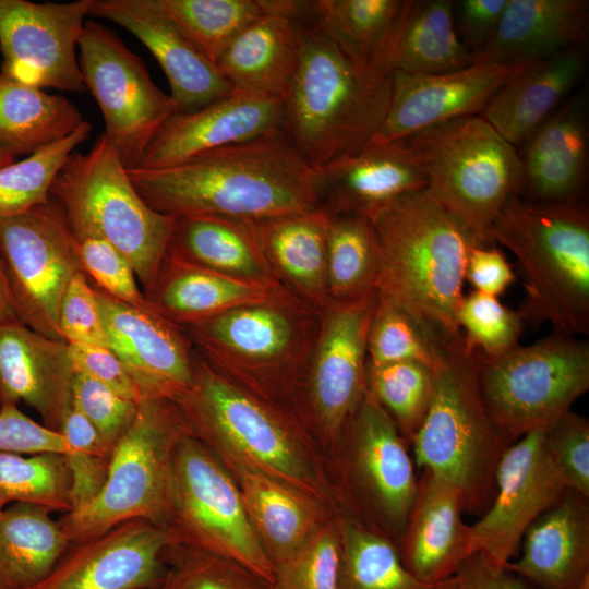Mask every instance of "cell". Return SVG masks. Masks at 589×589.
<instances>
[{"label":"cell","instance_id":"cell-1","mask_svg":"<svg viewBox=\"0 0 589 589\" xmlns=\"http://www.w3.org/2000/svg\"><path fill=\"white\" fill-rule=\"evenodd\" d=\"M128 173L152 208L175 217L256 221L320 207L316 170L283 130Z\"/></svg>","mask_w":589,"mask_h":589},{"label":"cell","instance_id":"cell-2","mask_svg":"<svg viewBox=\"0 0 589 589\" xmlns=\"http://www.w3.org/2000/svg\"><path fill=\"white\" fill-rule=\"evenodd\" d=\"M371 220L380 257L377 291L443 347L461 344L457 315L466 264L482 243L426 188L397 197Z\"/></svg>","mask_w":589,"mask_h":589},{"label":"cell","instance_id":"cell-3","mask_svg":"<svg viewBox=\"0 0 589 589\" xmlns=\"http://www.w3.org/2000/svg\"><path fill=\"white\" fill-rule=\"evenodd\" d=\"M390 94L392 74L357 67L309 21L284 99L281 130L306 164L320 170L370 144Z\"/></svg>","mask_w":589,"mask_h":589},{"label":"cell","instance_id":"cell-4","mask_svg":"<svg viewBox=\"0 0 589 589\" xmlns=\"http://www.w3.org/2000/svg\"><path fill=\"white\" fill-rule=\"evenodd\" d=\"M517 259L524 322L565 335L589 333V213L578 202L512 197L491 228Z\"/></svg>","mask_w":589,"mask_h":589},{"label":"cell","instance_id":"cell-5","mask_svg":"<svg viewBox=\"0 0 589 589\" xmlns=\"http://www.w3.org/2000/svg\"><path fill=\"white\" fill-rule=\"evenodd\" d=\"M320 325L321 311L283 291L181 328L217 372L278 406L302 392Z\"/></svg>","mask_w":589,"mask_h":589},{"label":"cell","instance_id":"cell-6","mask_svg":"<svg viewBox=\"0 0 589 589\" xmlns=\"http://www.w3.org/2000/svg\"><path fill=\"white\" fill-rule=\"evenodd\" d=\"M479 361L462 342L444 350L434 370L429 410L410 444L417 466L454 486L465 513L481 516L495 493L498 462L513 443L485 407Z\"/></svg>","mask_w":589,"mask_h":589},{"label":"cell","instance_id":"cell-7","mask_svg":"<svg viewBox=\"0 0 589 589\" xmlns=\"http://www.w3.org/2000/svg\"><path fill=\"white\" fill-rule=\"evenodd\" d=\"M426 190L482 244L505 204L521 196L524 170L516 147L481 116L438 123L401 140Z\"/></svg>","mask_w":589,"mask_h":589},{"label":"cell","instance_id":"cell-8","mask_svg":"<svg viewBox=\"0 0 589 589\" xmlns=\"http://www.w3.org/2000/svg\"><path fill=\"white\" fill-rule=\"evenodd\" d=\"M173 402L192 434L226 462L264 472L309 497L317 493L289 416L225 377L197 353L193 384Z\"/></svg>","mask_w":589,"mask_h":589},{"label":"cell","instance_id":"cell-9","mask_svg":"<svg viewBox=\"0 0 589 589\" xmlns=\"http://www.w3.org/2000/svg\"><path fill=\"white\" fill-rule=\"evenodd\" d=\"M50 195L71 229L95 233L121 252L147 291L167 254L177 217L152 208L133 185L105 134L85 154L72 153Z\"/></svg>","mask_w":589,"mask_h":589},{"label":"cell","instance_id":"cell-10","mask_svg":"<svg viewBox=\"0 0 589 589\" xmlns=\"http://www.w3.org/2000/svg\"><path fill=\"white\" fill-rule=\"evenodd\" d=\"M188 431L172 400L143 398L133 422L111 450L100 492L59 519L70 543L133 519L167 527L173 450Z\"/></svg>","mask_w":589,"mask_h":589},{"label":"cell","instance_id":"cell-11","mask_svg":"<svg viewBox=\"0 0 589 589\" xmlns=\"http://www.w3.org/2000/svg\"><path fill=\"white\" fill-rule=\"evenodd\" d=\"M479 387L492 420L514 443L572 410L587 393L588 342L552 332L498 357H480Z\"/></svg>","mask_w":589,"mask_h":589},{"label":"cell","instance_id":"cell-12","mask_svg":"<svg viewBox=\"0 0 589 589\" xmlns=\"http://www.w3.org/2000/svg\"><path fill=\"white\" fill-rule=\"evenodd\" d=\"M167 528L178 543L232 560L274 586L275 566L253 529L237 482L191 431L173 450Z\"/></svg>","mask_w":589,"mask_h":589},{"label":"cell","instance_id":"cell-13","mask_svg":"<svg viewBox=\"0 0 589 589\" xmlns=\"http://www.w3.org/2000/svg\"><path fill=\"white\" fill-rule=\"evenodd\" d=\"M79 51L86 89L104 117V134L127 169L136 168L151 142L178 112L177 104L153 82L139 56L105 25L86 21Z\"/></svg>","mask_w":589,"mask_h":589},{"label":"cell","instance_id":"cell-14","mask_svg":"<svg viewBox=\"0 0 589 589\" xmlns=\"http://www.w3.org/2000/svg\"><path fill=\"white\" fill-rule=\"evenodd\" d=\"M0 257L17 318L62 340L60 304L71 279L83 268L61 205L50 197L26 213L0 218Z\"/></svg>","mask_w":589,"mask_h":589},{"label":"cell","instance_id":"cell-15","mask_svg":"<svg viewBox=\"0 0 589 589\" xmlns=\"http://www.w3.org/2000/svg\"><path fill=\"white\" fill-rule=\"evenodd\" d=\"M377 291L329 301L308 365L302 393L316 426L339 440L366 392V337Z\"/></svg>","mask_w":589,"mask_h":589},{"label":"cell","instance_id":"cell-16","mask_svg":"<svg viewBox=\"0 0 589 589\" xmlns=\"http://www.w3.org/2000/svg\"><path fill=\"white\" fill-rule=\"evenodd\" d=\"M93 0H0L1 73L25 85L87 91L76 49Z\"/></svg>","mask_w":589,"mask_h":589},{"label":"cell","instance_id":"cell-17","mask_svg":"<svg viewBox=\"0 0 589 589\" xmlns=\"http://www.w3.org/2000/svg\"><path fill=\"white\" fill-rule=\"evenodd\" d=\"M341 437L347 441L354 490L373 521L371 529L397 544L418 485L408 441L368 390Z\"/></svg>","mask_w":589,"mask_h":589},{"label":"cell","instance_id":"cell-18","mask_svg":"<svg viewBox=\"0 0 589 589\" xmlns=\"http://www.w3.org/2000/svg\"><path fill=\"white\" fill-rule=\"evenodd\" d=\"M545 428L507 447L496 469L493 500L470 525L473 553L497 567H506L530 525L567 490L550 459Z\"/></svg>","mask_w":589,"mask_h":589},{"label":"cell","instance_id":"cell-19","mask_svg":"<svg viewBox=\"0 0 589 589\" xmlns=\"http://www.w3.org/2000/svg\"><path fill=\"white\" fill-rule=\"evenodd\" d=\"M178 543L167 527L144 519L71 543L48 575L31 589H156L165 552Z\"/></svg>","mask_w":589,"mask_h":589},{"label":"cell","instance_id":"cell-20","mask_svg":"<svg viewBox=\"0 0 589 589\" xmlns=\"http://www.w3.org/2000/svg\"><path fill=\"white\" fill-rule=\"evenodd\" d=\"M533 63H471L430 75L393 73L388 110L370 143L399 141L438 123L480 116L506 82Z\"/></svg>","mask_w":589,"mask_h":589},{"label":"cell","instance_id":"cell-21","mask_svg":"<svg viewBox=\"0 0 589 589\" xmlns=\"http://www.w3.org/2000/svg\"><path fill=\"white\" fill-rule=\"evenodd\" d=\"M95 292L108 346L143 398L173 401L187 392L194 381L196 353L184 330L149 305L135 308L97 288Z\"/></svg>","mask_w":589,"mask_h":589},{"label":"cell","instance_id":"cell-22","mask_svg":"<svg viewBox=\"0 0 589 589\" xmlns=\"http://www.w3.org/2000/svg\"><path fill=\"white\" fill-rule=\"evenodd\" d=\"M88 15L122 26L146 46L168 79L178 112L197 110L235 89L180 32L159 0H93Z\"/></svg>","mask_w":589,"mask_h":589},{"label":"cell","instance_id":"cell-23","mask_svg":"<svg viewBox=\"0 0 589 589\" xmlns=\"http://www.w3.org/2000/svg\"><path fill=\"white\" fill-rule=\"evenodd\" d=\"M284 99L240 89L197 110L172 116L136 168H164L196 154L281 130Z\"/></svg>","mask_w":589,"mask_h":589},{"label":"cell","instance_id":"cell-24","mask_svg":"<svg viewBox=\"0 0 589 589\" xmlns=\"http://www.w3.org/2000/svg\"><path fill=\"white\" fill-rule=\"evenodd\" d=\"M310 2L267 0L265 12L231 41L216 67L235 89L286 98L299 67Z\"/></svg>","mask_w":589,"mask_h":589},{"label":"cell","instance_id":"cell-25","mask_svg":"<svg viewBox=\"0 0 589 589\" xmlns=\"http://www.w3.org/2000/svg\"><path fill=\"white\" fill-rule=\"evenodd\" d=\"M459 492L421 470L405 528L396 544L400 560L418 580L440 585L473 553L470 525L465 524Z\"/></svg>","mask_w":589,"mask_h":589},{"label":"cell","instance_id":"cell-26","mask_svg":"<svg viewBox=\"0 0 589 589\" xmlns=\"http://www.w3.org/2000/svg\"><path fill=\"white\" fill-rule=\"evenodd\" d=\"M73 375L65 341L19 320L0 325V406L23 401L59 432L72 405Z\"/></svg>","mask_w":589,"mask_h":589},{"label":"cell","instance_id":"cell-27","mask_svg":"<svg viewBox=\"0 0 589 589\" xmlns=\"http://www.w3.org/2000/svg\"><path fill=\"white\" fill-rule=\"evenodd\" d=\"M320 206L327 213L372 218L397 197L426 188L405 143H370L316 170Z\"/></svg>","mask_w":589,"mask_h":589},{"label":"cell","instance_id":"cell-28","mask_svg":"<svg viewBox=\"0 0 589 589\" xmlns=\"http://www.w3.org/2000/svg\"><path fill=\"white\" fill-rule=\"evenodd\" d=\"M506 568L538 589H577L589 576L588 497L567 489L527 529Z\"/></svg>","mask_w":589,"mask_h":589},{"label":"cell","instance_id":"cell-29","mask_svg":"<svg viewBox=\"0 0 589 589\" xmlns=\"http://www.w3.org/2000/svg\"><path fill=\"white\" fill-rule=\"evenodd\" d=\"M586 99L574 96L553 111L524 142L519 157L525 199L577 202L588 163Z\"/></svg>","mask_w":589,"mask_h":589},{"label":"cell","instance_id":"cell-30","mask_svg":"<svg viewBox=\"0 0 589 589\" xmlns=\"http://www.w3.org/2000/svg\"><path fill=\"white\" fill-rule=\"evenodd\" d=\"M588 35L587 0H508L472 63L536 62L584 45Z\"/></svg>","mask_w":589,"mask_h":589},{"label":"cell","instance_id":"cell-31","mask_svg":"<svg viewBox=\"0 0 589 589\" xmlns=\"http://www.w3.org/2000/svg\"><path fill=\"white\" fill-rule=\"evenodd\" d=\"M329 218V213L320 206L251 221L279 285L317 311L329 302L326 291Z\"/></svg>","mask_w":589,"mask_h":589},{"label":"cell","instance_id":"cell-32","mask_svg":"<svg viewBox=\"0 0 589 589\" xmlns=\"http://www.w3.org/2000/svg\"><path fill=\"white\" fill-rule=\"evenodd\" d=\"M586 59L580 45L534 62L506 82L480 116L508 143L521 146L576 86Z\"/></svg>","mask_w":589,"mask_h":589},{"label":"cell","instance_id":"cell-33","mask_svg":"<svg viewBox=\"0 0 589 589\" xmlns=\"http://www.w3.org/2000/svg\"><path fill=\"white\" fill-rule=\"evenodd\" d=\"M283 291L287 290L228 277L167 253L153 286L144 296L154 311L184 327L265 301Z\"/></svg>","mask_w":589,"mask_h":589},{"label":"cell","instance_id":"cell-34","mask_svg":"<svg viewBox=\"0 0 589 589\" xmlns=\"http://www.w3.org/2000/svg\"><path fill=\"white\" fill-rule=\"evenodd\" d=\"M471 63V55L456 31L453 1L402 0L383 52V71L430 75Z\"/></svg>","mask_w":589,"mask_h":589},{"label":"cell","instance_id":"cell-35","mask_svg":"<svg viewBox=\"0 0 589 589\" xmlns=\"http://www.w3.org/2000/svg\"><path fill=\"white\" fill-rule=\"evenodd\" d=\"M167 253L228 277L281 287L251 221L218 216L177 217Z\"/></svg>","mask_w":589,"mask_h":589},{"label":"cell","instance_id":"cell-36","mask_svg":"<svg viewBox=\"0 0 589 589\" xmlns=\"http://www.w3.org/2000/svg\"><path fill=\"white\" fill-rule=\"evenodd\" d=\"M237 474L249 519L275 566L297 552L321 527L311 497L286 483L238 462Z\"/></svg>","mask_w":589,"mask_h":589},{"label":"cell","instance_id":"cell-37","mask_svg":"<svg viewBox=\"0 0 589 589\" xmlns=\"http://www.w3.org/2000/svg\"><path fill=\"white\" fill-rule=\"evenodd\" d=\"M70 544L47 508L31 503L8 506L0 514V589H31Z\"/></svg>","mask_w":589,"mask_h":589},{"label":"cell","instance_id":"cell-38","mask_svg":"<svg viewBox=\"0 0 589 589\" xmlns=\"http://www.w3.org/2000/svg\"><path fill=\"white\" fill-rule=\"evenodd\" d=\"M84 118L68 98L0 73V151L17 158L73 133Z\"/></svg>","mask_w":589,"mask_h":589},{"label":"cell","instance_id":"cell-39","mask_svg":"<svg viewBox=\"0 0 589 589\" xmlns=\"http://www.w3.org/2000/svg\"><path fill=\"white\" fill-rule=\"evenodd\" d=\"M401 5L402 0H315L310 21L353 64L385 72L382 57Z\"/></svg>","mask_w":589,"mask_h":589},{"label":"cell","instance_id":"cell-40","mask_svg":"<svg viewBox=\"0 0 589 589\" xmlns=\"http://www.w3.org/2000/svg\"><path fill=\"white\" fill-rule=\"evenodd\" d=\"M378 272L372 220L358 214H332L326 244L328 300H350L377 291Z\"/></svg>","mask_w":589,"mask_h":589},{"label":"cell","instance_id":"cell-41","mask_svg":"<svg viewBox=\"0 0 589 589\" xmlns=\"http://www.w3.org/2000/svg\"><path fill=\"white\" fill-rule=\"evenodd\" d=\"M342 565L340 589H437L404 566L396 544L352 516L338 519ZM445 582V581H444Z\"/></svg>","mask_w":589,"mask_h":589},{"label":"cell","instance_id":"cell-42","mask_svg":"<svg viewBox=\"0 0 589 589\" xmlns=\"http://www.w3.org/2000/svg\"><path fill=\"white\" fill-rule=\"evenodd\" d=\"M164 11L216 65L231 41L262 15L267 0H159Z\"/></svg>","mask_w":589,"mask_h":589},{"label":"cell","instance_id":"cell-43","mask_svg":"<svg viewBox=\"0 0 589 589\" xmlns=\"http://www.w3.org/2000/svg\"><path fill=\"white\" fill-rule=\"evenodd\" d=\"M14 503L68 513L72 507L71 478L64 456L0 450V514Z\"/></svg>","mask_w":589,"mask_h":589},{"label":"cell","instance_id":"cell-44","mask_svg":"<svg viewBox=\"0 0 589 589\" xmlns=\"http://www.w3.org/2000/svg\"><path fill=\"white\" fill-rule=\"evenodd\" d=\"M85 120L69 136L24 159L0 167V218L13 217L47 203L51 187L74 148L89 139Z\"/></svg>","mask_w":589,"mask_h":589},{"label":"cell","instance_id":"cell-45","mask_svg":"<svg viewBox=\"0 0 589 589\" xmlns=\"http://www.w3.org/2000/svg\"><path fill=\"white\" fill-rule=\"evenodd\" d=\"M446 348L410 313L377 291L366 337L369 364L410 361L434 371Z\"/></svg>","mask_w":589,"mask_h":589},{"label":"cell","instance_id":"cell-46","mask_svg":"<svg viewBox=\"0 0 589 589\" xmlns=\"http://www.w3.org/2000/svg\"><path fill=\"white\" fill-rule=\"evenodd\" d=\"M366 390L387 411L410 444L430 407L434 371L417 362L372 365L366 362Z\"/></svg>","mask_w":589,"mask_h":589},{"label":"cell","instance_id":"cell-47","mask_svg":"<svg viewBox=\"0 0 589 589\" xmlns=\"http://www.w3.org/2000/svg\"><path fill=\"white\" fill-rule=\"evenodd\" d=\"M164 560L156 589H274L241 564L197 546L175 543Z\"/></svg>","mask_w":589,"mask_h":589},{"label":"cell","instance_id":"cell-48","mask_svg":"<svg viewBox=\"0 0 589 589\" xmlns=\"http://www.w3.org/2000/svg\"><path fill=\"white\" fill-rule=\"evenodd\" d=\"M462 348L481 358L498 357L518 345L524 320L504 305L498 297L471 291L464 296L458 310Z\"/></svg>","mask_w":589,"mask_h":589},{"label":"cell","instance_id":"cell-49","mask_svg":"<svg viewBox=\"0 0 589 589\" xmlns=\"http://www.w3.org/2000/svg\"><path fill=\"white\" fill-rule=\"evenodd\" d=\"M59 433L70 447L63 456L71 478L72 510L84 506L100 492L108 474L111 452L73 404L62 419Z\"/></svg>","mask_w":589,"mask_h":589},{"label":"cell","instance_id":"cell-50","mask_svg":"<svg viewBox=\"0 0 589 589\" xmlns=\"http://www.w3.org/2000/svg\"><path fill=\"white\" fill-rule=\"evenodd\" d=\"M342 550L338 520L322 527L276 566L274 589H340Z\"/></svg>","mask_w":589,"mask_h":589},{"label":"cell","instance_id":"cell-51","mask_svg":"<svg viewBox=\"0 0 589 589\" xmlns=\"http://www.w3.org/2000/svg\"><path fill=\"white\" fill-rule=\"evenodd\" d=\"M84 274L94 279L97 289L135 308L147 306L137 286L134 269L127 257L101 237L85 230L71 229Z\"/></svg>","mask_w":589,"mask_h":589},{"label":"cell","instance_id":"cell-52","mask_svg":"<svg viewBox=\"0 0 589 589\" xmlns=\"http://www.w3.org/2000/svg\"><path fill=\"white\" fill-rule=\"evenodd\" d=\"M545 445L565 484L589 498V421L572 410L545 428Z\"/></svg>","mask_w":589,"mask_h":589},{"label":"cell","instance_id":"cell-53","mask_svg":"<svg viewBox=\"0 0 589 589\" xmlns=\"http://www.w3.org/2000/svg\"><path fill=\"white\" fill-rule=\"evenodd\" d=\"M139 402L122 397L86 375L74 372L72 404L93 424L110 452L133 422Z\"/></svg>","mask_w":589,"mask_h":589},{"label":"cell","instance_id":"cell-54","mask_svg":"<svg viewBox=\"0 0 589 589\" xmlns=\"http://www.w3.org/2000/svg\"><path fill=\"white\" fill-rule=\"evenodd\" d=\"M58 329L69 345L108 346V337L95 289L81 272L70 281L62 298Z\"/></svg>","mask_w":589,"mask_h":589},{"label":"cell","instance_id":"cell-55","mask_svg":"<svg viewBox=\"0 0 589 589\" xmlns=\"http://www.w3.org/2000/svg\"><path fill=\"white\" fill-rule=\"evenodd\" d=\"M0 450L65 455L70 447L61 433L33 420L17 405L4 404L0 406Z\"/></svg>","mask_w":589,"mask_h":589},{"label":"cell","instance_id":"cell-56","mask_svg":"<svg viewBox=\"0 0 589 589\" xmlns=\"http://www.w3.org/2000/svg\"><path fill=\"white\" fill-rule=\"evenodd\" d=\"M75 373L86 375L124 398L141 401L143 395L118 356L106 346L69 345Z\"/></svg>","mask_w":589,"mask_h":589},{"label":"cell","instance_id":"cell-57","mask_svg":"<svg viewBox=\"0 0 589 589\" xmlns=\"http://www.w3.org/2000/svg\"><path fill=\"white\" fill-rule=\"evenodd\" d=\"M508 0H461L455 4L457 34L472 57L489 41Z\"/></svg>","mask_w":589,"mask_h":589},{"label":"cell","instance_id":"cell-58","mask_svg":"<svg viewBox=\"0 0 589 589\" xmlns=\"http://www.w3.org/2000/svg\"><path fill=\"white\" fill-rule=\"evenodd\" d=\"M465 280L473 291L498 297L516 280V275L496 247L478 244L468 256Z\"/></svg>","mask_w":589,"mask_h":589},{"label":"cell","instance_id":"cell-59","mask_svg":"<svg viewBox=\"0 0 589 589\" xmlns=\"http://www.w3.org/2000/svg\"><path fill=\"white\" fill-rule=\"evenodd\" d=\"M454 577L457 589H531L521 577L477 552L461 563Z\"/></svg>","mask_w":589,"mask_h":589},{"label":"cell","instance_id":"cell-60","mask_svg":"<svg viewBox=\"0 0 589 589\" xmlns=\"http://www.w3.org/2000/svg\"><path fill=\"white\" fill-rule=\"evenodd\" d=\"M17 320L7 275L0 257V325Z\"/></svg>","mask_w":589,"mask_h":589},{"label":"cell","instance_id":"cell-61","mask_svg":"<svg viewBox=\"0 0 589 589\" xmlns=\"http://www.w3.org/2000/svg\"><path fill=\"white\" fill-rule=\"evenodd\" d=\"M15 160H16V158H14L13 156L9 155L8 153H4V152L0 151V167L9 165V164H11V163H13Z\"/></svg>","mask_w":589,"mask_h":589},{"label":"cell","instance_id":"cell-62","mask_svg":"<svg viewBox=\"0 0 589 589\" xmlns=\"http://www.w3.org/2000/svg\"><path fill=\"white\" fill-rule=\"evenodd\" d=\"M437 589H457L455 577L443 582Z\"/></svg>","mask_w":589,"mask_h":589},{"label":"cell","instance_id":"cell-63","mask_svg":"<svg viewBox=\"0 0 589 589\" xmlns=\"http://www.w3.org/2000/svg\"><path fill=\"white\" fill-rule=\"evenodd\" d=\"M577 589H589V576L581 582Z\"/></svg>","mask_w":589,"mask_h":589}]
</instances>
